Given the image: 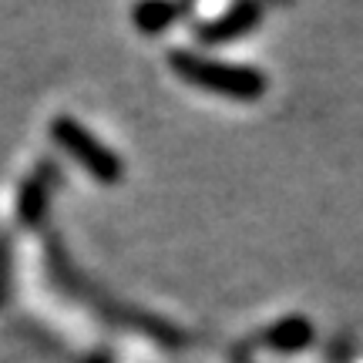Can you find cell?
<instances>
[{"label":"cell","mask_w":363,"mask_h":363,"mask_svg":"<svg viewBox=\"0 0 363 363\" xmlns=\"http://www.w3.org/2000/svg\"><path fill=\"white\" fill-rule=\"evenodd\" d=\"M169 65L175 74L195 84V88L216 91L222 98H239V101H252L266 91V74L252 71V67H239V65H222V61H208L199 54L189 51H172Z\"/></svg>","instance_id":"cell-1"},{"label":"cell","mask_w":363,"mask_h":363,"mask_svg":"<svg viewBox=\"0 0 363 363\" xmlns=\"http://www.w3.org/2000/svg\"><path fill=\"white\" fill-rule=\"evenodd\" d=\"M51 135L65 152H71V155L78 158L81 169L91 172V175H94L98 182H104V185H115V182L125 175V169H121V162H118L115 152H111L108 145L98 142L88 128H81L74 118H65V115L54 118Z\"/></svg>","instance_id":"cell-2"},{"label":"cell","mask_w":363,"mask_h":363,"mask_svg":"<svg viewBox=\"0 0 363 363\" xmlns=\"http://www.w3.org/2000/svg\"><path fill=\"white\" fill-rule=\"evenodd\" d=\"M259 17H262V7H256V4H239V7H233L229 13H222L219 21H212V24L202 27L199 38L206 40V44H225V40H235L239 34L252 30V27L259 24Z\"/></svg>","instance_id":"cell-3"},{"label":"cell","mask_w":363,"mask_h":363,"mask_svg":"<svg viewBox=\"0 0 363 363\" xmlns=\"http://www.w3.org/2000/svg\"><path fill=\"white\" fill-rule=\"evenodd\" d=\"M179 13H182L179 7H169V4H148V7H138V11H135V24H138V30H145V34H158V30H165V24L175 21Z\"/></svg>","instance_id":"cell-4"}]
</instances>
